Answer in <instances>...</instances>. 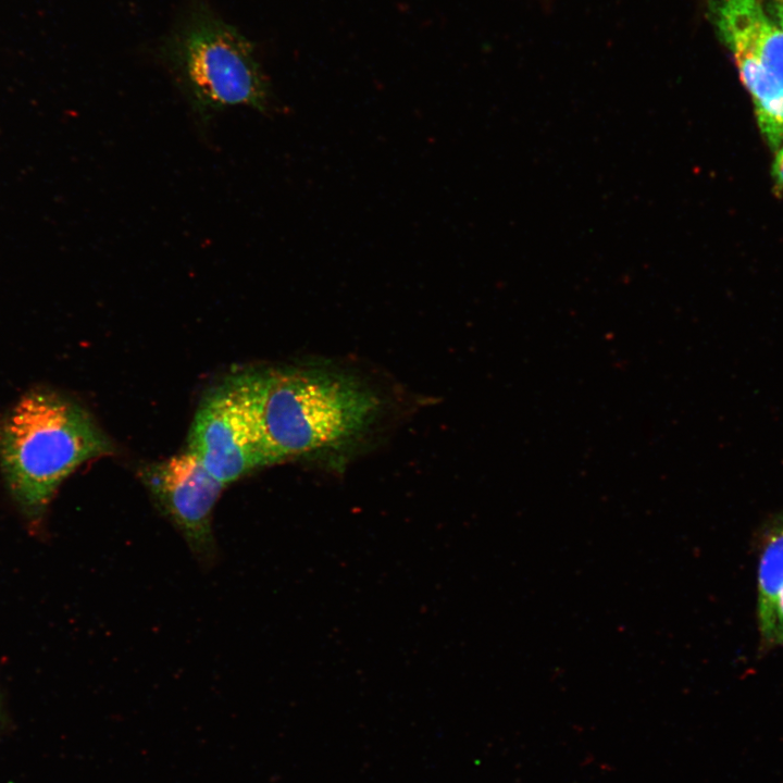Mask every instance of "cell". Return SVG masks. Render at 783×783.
Returning <instances> with one entry per match:
<instances>
[{
    "label": "cell",
    "mask_w": 783,
    "mask_h": 783,
    "mask_svg": "<svg viewBox=\"0 0 783 783\" xmlns=\"http://www.w3.org/2000/svg\"><path fill=\"white\" fill-rule=\"evenodd\" d=\"M769 644H783V586L778 595L771 633L766 641Z\"/></svg>",
    "instance_id": "9"
},
{
    "label": "cell",
    "mask_w": 783,
    "mask_h": 783,
    "mask_svg": "<svg viewBox=\"0 0 783 783\" xmlns=\"http://www.w3.org/2000/svg\"><path fill=\"white\" fill-rule=\"evenodd\" d=\"M142 480L192 552L210 561L215 552L212 512L225 485L189 450L147 468Z\"/></svg>",
    "instance_id": "5"
},
{
    "label": "cell",
    "mask_w": 783,
    "mask_h": 783,
    "mask_svg": "<svg viewBox=\"0 0 783 783\" xmlns=\"http://www.w3.org/2000/svg\"><path fill=\"white\" fill-rule=\"evenodd\" d=\"M225 486L274 464L268 451L249 373L211 391L191 423L188 449Z\"/></svg>",
    "instance_id": "4"
},
{
    "label": "cell",
    "mask_w": 783,
    "mask_h": 783,
    "mask_svg": "<svg viewBox=\"0 0 783 783\" xmlns=\"http://www.w3.org/2000/svg\"><path fill=\"white\" fill-rule=\"evenodd\" d=\"M111 451L90 415L53 393L25 395L0 422V465L29 511L42 509L76 468Z\"/></svg>",
    "instance_id": "2"
},
{
    "label": "cell",
    "mask_w": 783,
    "mask_h": 783,
    "mask_svg": "<svg viewBox=\"0 0 783 783\" xmlns=\"http://www.w3.org/2000/svg\"><path fill=\"white\" fill-rule=\"evenodd\" d=\"M770 13L774 23L783 30V0H772L770 3Z\"/></svg>",
    "instance_id": "11"
},
{
    "label": "cell",
    "mask_w": 783,
    "mask_h": 783,
    "mask_svg": "<svg viewBox=\"0 0 783 783\" xmlns=\"http://www.w3.org/2000/svg\"><path fill=\"white\" fill-rule=\"evenodd\" d=\"M773 177L776 184L783 189V146L778 150L773 163Z\"/></svg>",
    "instance_id": "10"
},
{
    "label": "cell",
    "mask_w": 783,
    "mask_h": 783,
    "mask_svg": "<svg viewBox=\"0 0 783 783\" xmlns=\"http://www.w3.org/2000/svg\"><path fill=\"white\" fill-rule=\"evenodd\" d=\"M708 17L730 51L757 58L783 85V30L758 0H709Z\"/></svg>",
    "instance_id": "6"
},
{
    "label": "cell",
    "mask_w": 783,
    "mask_h": 783,
    "mask_svg": "<svg viewBox=\"0 0 783 783\" xmlns=\"http://www.w3.org/2000/svg\"><path fill=\"white\" fill-rule=\"evenodd\" d=\"M158 55L202 121L232 107L266 111L270 86L254 45L208 0H188Z\"/></svg>",
    "instance_id": "3"
},
{
    "label": "cell",
    "mask_w": 783,
    "mask_h": 783,
    "mask_svg": "<svg viewBox=\"0 0 783 783\" xmlns=\"http://www.w3.org/2000/svg\"><path fill=\"white\" fill-rule=\"evenodd\" d=\"M783 586V517L771 527L759 558L757 574V617L767 641L773 625L778 595Z\"/></svg>",
    "instance_id": "8"
},
{
    "label": "cell",
    "mask_w": 783,
    "mask_h": 783,
    "mask_svg": "<svg viewBox=\"0 0 783 783\" xmlns=\"http://www.w3.org/2000/svg\"><path fill=\"white\" fill-rule=\"evenodd\" d=\"M731 52L753 98L761 132L772 147H780L783 141V85L757 58L742 50Z\"/></svg>",
    "instance_id": "7"
},
{
    "label": "cell",
    "mask_w": 783,
    "mask_h": 783,
    "mask_svg": "<svg viewBox=\"0 0 783 783\" xmlns=\"http://www.w3.org/2000/svg\"><path fill=\"white\" fill-rule=\"evenodd\" d=\"M273 463L291 458L339 459L376 422L382 399L358 376L328 365L249 373Z\"/></svg>",
    "instance_id": "1"
}]
</instances>
